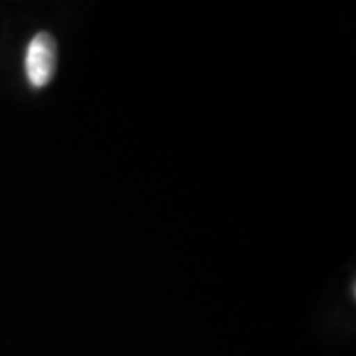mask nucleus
Listing matches in <instances>:
<instances>
[{"mask_svg": "<svg viewBox=\"0 0 356 356\" xmlns=\"http://www.w3.org/2000/svg\"><path fill=\"white\" fill-rule=\"evenodd\" d=\"M58 67V46L50 32H38L24 51V74L30 88L44 89L51 83Z\"/></svg>", "mask_w": 356, "mask_h": 356, "instance_id": "f257e3e1", "label": "nucleus"}]
</instances>
